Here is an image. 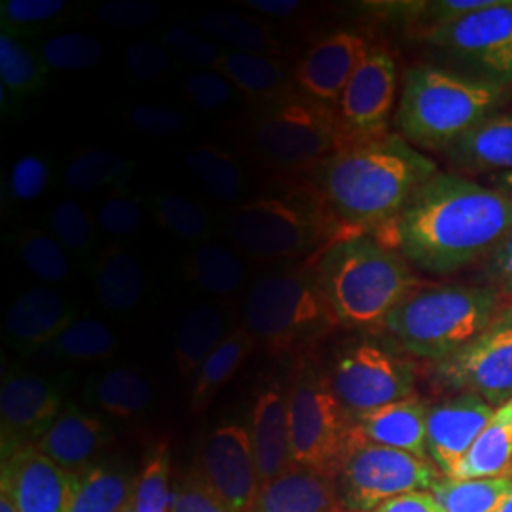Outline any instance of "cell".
<instances>
[{
	"mask_svg": "<svg viewBox=\"0 0 512 512\" xmlns=\"http://www.w3.org/2000/svg\"><path fill=\"white\" fill-rule=\"evenodd\" d=\"M512 230V196L456 173L439 171L374 238L421 272L454 274L490 255Z\"/></svg>",
	"mask_w": 512,
	"mask_h": 512,
	"instance_id": "6da1fadb",
	"label": "cell"
},
{
	"mask_svg": "<svg viewBox=\"0 0 512 512\" xmlns=\"http://www.w3.org/2000/svg\"><path fill=\"white\" fill-rule=\"evenodd\" d=\"M308 173L349 234L374 236L397 220L439 167L399 133H387L336 150Z\"/></svg>",
	"mask_w": 512,
	"mask_h": 512,
	"instance_id": "7a4b0ae2",
	"label": "cell"
},
{
	"mask_svg": "<svg viewBox=\"0 0 512 512\" xmlns=\"http://www.w3.org/2000/svg\"><path fill=\"white\" fill-rule=\"evenodd\" d=\"M313 270L338 327L385 329L387 317L420 289L412 264L372 234H351L313 258Z\"/></svg>",
	"mask_w": 512,
	"mask_h": 512,
	"instance_id": "3957f363",
	"label": "cell"
},
{
	"mask_svg": "<svg viewBox=\"0 0 512 512\" xmlns=\"http://www.w3.org/2000/svg\"><path fill=\"white\" fill-rule=\"evenodd\" d=\"M228 232L236 247L256 260L315 258L351 236L304 175L241 203L230 215Z\"/></svg>",
	"mask_w": 512,
	"mask_h": 512,
	"instance_id": "277c9868",
	"label": "cell"
},
{
	"mask_svg": "<svg viewBox=\"0 0 512 512\" xmlns=\"http://www.w3.org/2000/svg\"><path fill=\"white\" fill-rule=\"evenodd\" d=\"M505 86L473 74L418 65L404 74L395 124L412 147L446 152L495 114Z\"/></svg>",
	"mask_w": 512,
	"mask_h": 512,
	"instance_id": "5b68a950",
	"label": "cell"
},
{
	"mask_svg": "<svg viewBox=\"0 0 512 512\" xmlns=\"http://www.w3.org/2000/svg\"><path fill=\"white\" fill-rule=\"evenodd\" d=\"M499 315V294L492 287H420L387 317L389 330L408 353L442 361L469 346Z\"/></svg>",
	"mask_w": 512,
	"mask_h": 512,
	"instance_id": "8992f818",
	"label": "cell"
},
{
	"mask_svg": "<svg viewBox=\"0 0 512 512\" xmlns=\"http://www.w3.org/2000/svg\"><path fill=\"white\" fill-rule=\"evenodd\" d=\"M243 327L274 355L306 357L338 321L311 264L260 277L245 298Z\"/></svg>",
	"mask_w": 512,
	"mask_h": 512,
	"instance_id": "52a82bcc",
	"label": "cell"
},
{
	"mask_svg": "<svg viewBox=\"0 0 512 512\" xmlns=\"http://www.w3.org/2000/svg\"><path fill=\"white\" fill-rule=\"evenodd\" d=\"M245 137L260 162L289 173H308L346 147L338 110L298 88L253 105L245 122Z\"/></svg>",
	"mask_w": 512,
	"mask_h": 512,
	"instance_id": "ba28073f",
	"label": "cell"
},
{
	"mask_svg": "<svg viewBox=\"0 0 512 512\" xmlns=\"http://www.w3.org/2000/svg\"><path fill=\"white\" fill-rule=\"evenodd\" d=\"M289 421L293 465L334 478L355 427L330 385L329 374L310 357H302L289 384Z\"/></svg>",
	"mask_w": 512,
	"mask_h": 512,
	"instance_id": "9c48e42d",
	"label": "cell"
},
{
	"mask_svg": "<svg viewBox=\"0 0 512 512\" xmlns=\"http://www.w3.org/2000/svg\"><path fill=\"white\" fill-rule=\"evenodd\" d=\"M437 480L427 459L366 442L357 431L334 476L338 501L349 512H372L389 499L431 490Z\"/></svg>",
	"mask_w": 512,
	"mask_h": 512,
	"instance_id": "30bf717a",
	"label": "cell"
},
{
	"mask_svg": "<svg viewBox=\"0 0 512 512\" xmlns=\"http://www.w3.org/2000/svg\"><path fill=\"white\" fill-rule=\"evenodd\" d=\"M329 380L349 416H357L412 397L416 366L376 340H359L336 355Z\"/></svg>",
	"mask_w": 512,
	"mask_h": 512,
	"instance_id": "8fae6325",
	"label": "cell"
},
{
	"mask_svg": "<svg viewBox=\"0 0 512 512\" xmlns=\"http://www.w3.org/2000/svg\"><path fill=\"white\" fill-rule=\"evenodd\" d=\"M425 40L467 69V74L501 86L512 82V0H494L478 12L425 33Z\"/></svg>",
	"mask_w": 512,
	"mask_h": 512,
	"instance_id": "7c38bea8",
	"label": "cell"
},
{
	"mask_svg": "<svg viewBox=\"0 0 512 512\" xmlns=\"http://www.w3.org/2000/svg\"><path fill=\"white\" fill-rule=\"evenodd\" d=\"M442 387L476 395L499 408L512 399V308L501 310L494 323L469 346L431 368Z\"/></svg>",
	"mask_w": 512,
	"mask_h": 512,
	"instance_id": "4fadbf2b",
	"label": "cell"
},
{
	"mask_svg": "<svg viewBox=\"0 0 512 512\" xmlns=\"http://www.w3.org/2000/svg\"><path fill=\"white\" fill-rule=\"evenodd\" d=\"M65 404V389L57 380L31 372L6 374L0 387L2 461L35 448Z\"/></svg>",
	"mask_w": 512,
	"mask_h": 512,
	"instance_id": "5bb4252c",
	"label": "cell"
},
{
	"mask_svg": "<svg viewBox=\"0 0 512 512\" xmlns=\"http://www.w3.org/2000/svg\"><path fill=\"white\" fill-rule=\"evenodd\" d=\"M397 82L399 74L395 57L384 46L370 44L336 109L346 135V145L387 135Z\"/></svg>",
	"mask_w": 512,
	"mask_h": 512,
	"instance_id": "9a60e30c",
	"label": "cell"
},
{
	"mask_svg": "<svg viewBox=\"0 0 512 512\" xmlns=\"http://www.w3.org/2000/svg\"><path fill=\"white\" fill-rule=\"evenodd\" d=\"M203 480L230 512H253L260 494L251 433L241 423H222L203 444Z\"/></svg>",
	"mask_w": 512,
	"mask_h": 512,
	"instance_id": "2e32d148",
	"label": "cell"
},
{
	"mask_svg": "<svg viewBox=\"0 0 512 512\" xmlns=\"http://www.w3.org/2000/svg\"><path fill=\"white\" fill-rule=\"evenodd\" d=\"M80 473L59 467L37 448H25L2 461L0 492L18 512H71Z\"/></svg>",
	"mask_w": 512,
	"mask_h": 512,
	"instance_id": "e0dca14e",
	"label": "cell"
},
{
	"mask_svg": "<svg viewBox=\"0 0 512 512\" xmlns=\"http://www.w3.org/2000/svg\"><path fill=\"white\" fill-rule=\"evenodd\" d=\"M368 48V40L355 31H336L315 40L294 67L296 88L311 99L338 109Z\"/></svg>",
	"mask_w": 512,
	"mask_h": 512,
	"instance_id": "ac0fdd59",
	"label": "cell"
},
{
	"mask_svg": "<svg viewBox=\"0 0 512 512\" xmlns=\"http://www.w3.org/2000/svg\"><path fill=\"white\" fill-rule=\"evenodd\" d=\"M494 414L492 404L469 393L429 406L427 456L442 475L454 473Z\"/></svg>",
	"mask_w": 512,
	"mask_h": 512,
	"instance_id": "d6986e66",
	"label": "cell"
},
{
	"mask_svg": "<svg viewBox=\"0 0 512 512\" xmlns=\"http://www.w3.org/2000/svg\"><path fill=\"white\" fill-rule=\"evenodd\" d=\"M78 308L52 287L29 289L12 302L4 319V340L21 355L52 348L76 321Z\"/></svg>",
	"mask_w": 512,
	"mask_h": 512,
	"instance_id": "ffe728a7",
	"label": "cell"
},
{
	"mask_svg": "<svg viewBox=\"0 0 512 512\" xmlns=\"http://www.w3.org/2000/svg\"><path fill=\"white\" fill-rule=\"evenodd\" d=\"M249 433L262 490L293 467L289 385H268L256 395Z\"/></svg>",
	"mask_w": 512,
	"mask_h": 512,
	"instance_id": "44dd1931",
	"label": "cell"
},
{
	"mask_svg": "<svg viewBox=\"0 0 512 512\" xmlns=\"http://www.w3.org/2000/svg\"><path fill=\"white\" fill-rule=\"evenodd\" d=\"M112 440V429L103 420L67 403L48 433L38 440L40 454L71 473H82L95 465V459Z\"/></svg>",
	"mask_w": 512,
	"mask_h": 512,
	"instance_id": "7402d4cb",
	"label": "cell"
},
{
	"mask_svg": "<svg viewBox=\"0 0 512 512\" xmlns=\"http://www.w3.org/2000/svg\"><path fill=\"white\" fill-rule=\"evenodd\" d=\"M427 416L429 404L412 395L403 401L351 416V420L355 431L366 442L427 459Z\"/></svg>",
	"mask_w": 512,
	"mask_h": 512,
	"instance_id": "603a6c76",
	"label": "cell"
},
{
	"mask_svg": "<svg viewBox=\"0 0 512 512\" xmlns=\"http://www.w3.org/2000/svg\"><path fill=\"white\" fill-rule=\"evenodd\" d=\"M93 293L101 306L116 313L133 311L147 296L148 275L137 256L110 245L95 258Z\"/></svg>",
	"mask_w": 512,
	"mask_h": 512,
	"instance_id": "cb8c5ba5",
	"label": "cell"
},
{
	"mask_svg": "<svg viewBox=\"0 0 512 512\" xmlns=\"http://www.w3.org/2000/svg\"><path fill=\"white\" fill-rule=\"evenodd\" d=\"M334 478L293 465L258 494L253 512H336Z\"/></svg>",
	"mask_w": 512,
	"mask_h": 512,
	"instance_id": "d4e9b609",
	"label": "cell"
},
{
	"mask_svg": "<svg viewBox=\"0 0 512 512\" xmlns=\"http://www.w3.org/2000/svg\"><path fill=\"white\" fill-rule=\"evenodd\" d=\"M444 154L459 171L512 173V110L495 112Z\"/></svg>",
	"mask_w": 512,
	"mask_h": 512,
	"instance_id": "484cf974",
	"label": "cell"
},
{
	"mask_svg": "<svg viewBox=\"0 0 512 512\" xmlns=\"http://www.w3.org/2000/svg\"><path fill=\"white\" fill-rule=\"evenodd\" d=\"M228 311L217 302H202L184 313L175 342V368L181 378H194L228 330Z\"/></svg>",
	"mask_w": 512,
	"mask_h": 512,
	"instance_id": "4316f807",
	"label": "cell"
},
{
	"mask_svg": "<svg viewBox=\"0 0 512 512\" xmlns=\"http://www.w3.org/2000/svg\"><path fill=\"white\" fill-rule=\"evenodd\" d=\"M217 73L253 103H266L296 90L294 69L274 55L226 52Z\"/></svg>",
	"mask_w": 512,
	"mask_h": 512,
	"instance_id": "83f0119b",
	"label": "cell"
},
{
	"mask_svg": "<svg viewBox=\"0 0 512 512\" xmlns=\"http://www.w3.org/2000/svg\"><path fill=\"white\" fill-rule=\"evenodd\" d=\"M183 274L198 291L215 298L238 293L247 281V268L241 256L222 243H198L184 256Z\"/></svg>",
	"mask_w": 512,
	"mask_h": 512,
	"instance_id": "f1b7e54d",
	"label": "cell"
},
{
	"mask_svg": "<svg viewBox=\"0 0 512 512\" xmlns=\"http://www.w3.org/2000/svg\"><path fill=\"white\" fill-rule=\"evenodd\" d=\"M50 69L42 57L19 38L0 35V97L2 112L8 114L31 95L46 88Z\"/></svg>",
	"mask_w": 512,
	"mask_h": 512,
	"instance_id": "f546056e",
	"label": "cell"
},
{
	"mask_svg": "<svg viewBox=\"0 0 512 512\" xmlns=\"http://www.w3.org/2000/svg\"><path fill=\"white\" fill-rule=\"evenodd\" d=\"M256 344L258 342L255 336L245 327L232 330L222 340L219 348L209 355V359L194 376L192 393H190L192 412L200 414L211 406L215 397L219 395L220 389L238 374L239 368L249 359Z\"/></svg>",
	"mask_w": 512,
	"mask_h": 512,
	"instance_id": "4dcf8cb0",
	"label": "cell"
},
{
	"mask_svg": "<svg viewBox=\"0 0 512 512\" xmlns=\"http://www.w3.org/2000/svg\"><path fill=\"white\" fill-rule=\"evenodd\" d=\"M512 465V399L495 408V414L482 429L467 456L448 478H492L503 476Z\"/></svg>",
	"mask_w": 512,
	"mask_h": 512,
	"instance_id": "1f68e13d",
	"label": "cell"
},
{
	"mask_svg": "<svg viewBox=\"0 0 512 512\" xmlns=\"http://www.w3.org/2000/svg\"><path fill=\"white\" fill-rule=\"evenodd\" d=\"M88 399L112 418L129 420L143 414L154 399L147 376L133 366H116L88 385Z\"/></svg>",
	"mask_w": 512,
	"mask_h": 512,
	"instance_id": "d6a6232c",
	"label": "cell"
},
{
	"mask_svg": "<svg viewBox=\"0 0 512 512\" xmlns=\"http://www.w3.org/2000/svg\"><path fill=\"white\" fill-rule=\"evenodd\" d=\"M198 29L207 37L232 46L234 52L274 57L283 52V38L275 25L236 12H207L198 19Z\"/></svg>",
	"mask_w": 512,
	"mask_h": 512,
	"instance_id": "836d02e7",
	"label": "cell"
},
{
	"mask_svg": "<svg viewBox=\"0 0 512 512\" xmlns=\"http://www.w3.org/2000/svg\"><path fill=\"white\" fill-rule=\"evenodd\" d=\"M135 164L114 150L84 147L76 150L63 171V184L76 194H90L99 188H126Z\"/></svg>",
	"mask_w": 512,
	"mask_h": 512,
	"instance_id": "e575fe53",
	"label": "cell"
},
{
	"mask_svg": "<svg viewBox=\"0 0 512 512\" xmlns=\"http://www.w3.org/2000/svg\"><path fill=\"white\" fill-rule=\"evenodd\" d=\"M135 482L124 465L95 463L80 473L71 512H118L133 495Z\"/></svg>",
	"mask_w": 512,
	"mask_h": 512,
	"instance_id": "d590c367",
	"label": "cell"
},
{
	"mask_svg": "<svg viewBox=\"0 0 512 512\" xmlns=\"http://www.w3.org/2000/svg\"><path fill=\"white\" fill-rule=\"evenodd\" d=\"M184 165L207 194L220 203L238 202L245 190V175L236 156L215 145H200L184 156Z\"/></svg>",
	"mask_w": 512,
	"mask_h": 512,
	"instance_id": "8d00e7d4",
	"label": "cell"
},
{
	"mask_svg": "<svg viewBox=\"0 0 512 512\" xmlns=\"http://www.w3.org/2000/svg\"><path fill=\"white\" fill-rule=\"evenodd\" d=\"M444 512H495L512 494V476L439 478L431 488Z\"/></svg>",
	"mask_w": 512,
	"mask_h": 512,
	"instance_id": "74e56055",
	"label": "cell"
},
{
	"mask_svg": "<svg viewBox=\"0 0 512 512\" xmlns=\"http://www.w3.org/2000/svg\"><path fill=\"white\" fill-rule=\"evenodd\" d=\"M16 253L23 268L46 285L63 283L73 272V262L67 249L54 238V234L44 230H21L16 239Z\"/></svg>",
	"mask_w": 512,
	"mask_h": 512,
	"instance_id": "f35d334b",
	"label": "cell"
},
{
	"mask_svg": "<svg viewBox=\"0 0 512 512\" xmlns=\"http://www.w3.org/2000/svg\"><path fill=\"white\" fill-rule=\"evenodd\" d=\"M148 207L156 222L177 238L203 243L213 234V220L207 211L184 196L156 192L148 198Z\"/></svg>",
	"mask_w": 512,
	"mask_h": 512,
	"instance_id": "ab89813d",
	"label": "cell"
},
{
	"mask_svg": "<svg viewBox=\"0 0 512 512\" xmlns=\"http://www.w3.org/2000/svg\"><path fill=\"white\" fill-rule=\"evenodd\" d=\"M118 346V336L107 323L99 319H76L73 325L55 340L52 349L63 359L93 363L112 357Z\"/></svg>",
	"mask_w": 512,
	"mask_h": 512,
	"instance_id": "60d3db41",
	"label": "cell"
},
{
	"mask_svg": "<svg viewBox=\"0 0 512 512\" xmlns=\"http://www.w3.org/2000/svg\"><path fill=\"white\" fill-rule=\"evenodd\" d=\"M69 12L71 6L65 0H2V33L16 38L33 37L61 25Z\"/></svg>",
	"mask_w": 512,
	"mask_h": 512,
	"instance_id": "b9f144b4",
	"label": "cell"
},
{
	"mask_svg": "<svg viewBox=\"0 0 512 512\" xmlns=\"http://www.w3.org/2000/svg\"><path fill=\"white\" fill-rule=\"evenodd\" d=\"M171 452L160 442L148 456L133 490V512H171Z\"/></svg>",
	"mask_w": 512,
	"mask_h": 512,
	"instance_id": "7bdbcfd3",
	"label": "cell"
},
{
	"mask_svg": "<svg viewBox=\"0 0 512 512\" xmlns=\"http://www.w3.org/2000/svg\"><path fill=\"white\" fill-rule=\"evenodd\" d=\"M103 54V44L86 33H67L48 38L38 50L48 69L67 73L90 71L101 63Z\"/></svg>",
	"mask_w": 512,
	"mask_h": 512,
	"instance_id": "ee69618b",
	"label": "cell"
},
{
	"mask_svg": "<svg viewBox=\"0 0 512 512\" xmlns=\"http://www.w3.org/2000/svg\"><path fill=\"white\" fill-rule=\"evenodd\" d=\"M95 217L84 203L67 198L55 205L50 213V228L54 238L71 253L88 255L95 247Z\"/></svg>",
	"mask_w": 512,
	"mask_h": 512,
	"instance_id": "f6af8a7d",
	"label": "cell"
},
{
	"mask_svg": "<svg viewBox=\"0 0 512 512\" xmlns=\"http://www.w3.org/2000/svg\"><path fill=\"white\" fill-rule=\"evenodd\" d=\"M52 181L54 169L44 154H23L8 169L6 194L10 202H37L48 192Z\"/></svg>",
	"mask_w": 512,
	"mask_h": 512,
	"instance_id": "bcb514c9",
	"label": "cell"
},
{
	"mask_svg": "<svg viewBox=\"0 0 512 512\" xmlns=\"http://www.w3.org/2000/svg\"><path fill=\"white\" fill-rule=\"evenodd\" d=\"M97 226L114 238H131L145 224L143 200L126 188L112 190L95 213Z\"/></svg>",
	"mask_w": 512,
	"mask_h": 512,
	"instance_id": "7dc6e473",
	"label": "cell"
},
{
	"mask_svg": "<svg viewBox=\"0 0 512 512\" xmlns=\"http://www.w3.org/2000/svg\"><path fill=\"white\" fill-rule=\"evenodd\" d=\"M164 46L184 63L198 67L200 71H217L226 52L215 42L202 37L188 25H173L164 35Z\"/></svg>",
	"mask_w": 512,
	"mask_h": 512,
	"instance_id": "c3c4849f",
	"label": "cell"
},
{
	"mask_svg": "<svg viewBox=\"0 0 512 512\" xmlns=\"http://www.w3.org/2000/svg\"><path fill=\"white\" fill-rule=\"evenodd\" d=\"M124 65L137 82L152 84L162 80L171 67V52L156 42L135 40L124 52Z\"/></svg>",
	"mask_w": 512,
	"mask_h": 512,
	"instance_id": "681fc988",
	"label": "cell"
},
{
	"mask_svg": "<svg viewBox=\"0 0 512 512\" xmlns=\"http://www.w3.org/2000/svg\"><path fill=\"white\" fill-rule=\"evenodd\" d=\"M126 120L135 131L156 135V137L181 133L188 122L181 110L152 105V103H141L126 110Z\"/></svg>",
	"mask_w": 512,
	"mask_h": 512,
	"instance_id": "f907efd6",
	"label": "cell"
},
{
	"mask_svg": "<svg viewBox=\"0 0 512 512\" xmlns=\"http://www.w3.org/2000/svg\"><path fill=\"white\" fill-rule=\"evenodd\" d=\"M183 90L198 109L219 110L230 103L234 86L217 71H196L184 80Z\"/></svg>",
	"mask_w": 512,
	"mask_h": 512,
	"instance_id": "816d5d0a",
	"label": "cell"
},
{
	"mask_svg": "<svg viewBox=\"0 0 512 512\" xmlns=\"http://www.w3.org/2000/svg\"><path fill=\"white\" fill-rule=\"evenodd\" d=\"M162 14V6L152 0H110L99 6L97 16L112 27H147Z\"/></svg>",
	"mask_w": 512,
	"mask_h": 512,
	"instance_id": "f5cc1de1",
	"label": "cell"
},
{
	"mask_svg": "<svg viewBox=\"0 0 512 512\" xmlns=\"http://www.w3.org/2000/svg\"><path fill=\"white\" fill-rule=\"evenodd\" d=\"M171 512H230L211 488L205 484L202 476L184 478L177 492H173Z\"/></svg>",
	"mask_w": 512,
	"mask_h": 512,
	"instance_id": "db71d44e",
	"label": "cell"
},
{
	"mask_svg": "<svg viewBox=\"0 0 512 512\" xmlns=\"http://www.w3.org/2000/svg\"><path fill=\"white\" fill-rule=\"evenodd\" d=\"M486 270L499 285L512 289V230L488 255Z\"/></svg>",
	"mask_w": 512,
	"mask_h": 512,
	"instance_id": "11a10c76",
	"label": "cell"
},
{
	"mask_svg": "<svg viewBox=\"0 0 512 512\" xmlns=\"http://www.w3.org/2000/svg\"><path fill=\"white\" fill-rule=\"evenodd\" d=\"M372 512H444L431 492H412L385 501Z\"/></svg>",
	"mask_w": 512,
	"mask_h": 512,
	"instance_id": "9f6ffc18",
	"label": "cell"
},
{
	"mask_svg": "<svg viewBox=\"0 0 512 512\" xmlns=\"http://www.w3.org/2000/svg\"><path fill=\"white\" fill-rule=\"evenodd\" d=\"M239 4L275 19L293 18L300 10V2L296 0H241Z\"/></svg>",
	"mask_w": 512,
	"mask_h": 512,
	"instance_id": "6f0895ef",
	"label": "cell"
},
{
	"mask_svg": "<svg viewBox=\"0 0 512 512\" xmlns=\"http://www.w3.org/2000/svg\"><path fill=\"white\" fill-rule=\"evenodd\" d=\"M497 188L512 196V173H499L497 177Z\"/></svg>",
	"mask_w": 512,
	"mask_h": 512,
	"instance_id": "680465c9",
	"label": "cell"
},
{
	"mask_svg": "<svg viewBox=\"0 0 512 512\" xmlns=\"http://www.w3.org/2000/svg\"><path fill=\"white\" fill-rule=\"evenodd\" d=\"M0 512H18L16 507H14V503L10 501V497L2 494V492H0Z\"/></svg>",
	"mask_w": 512,
	"mask_h": 512,
	"instance_id": "91938a15",
	"label": "cell"
},
{
	"mask_svg": "<svg viewBox=\"0 0 512 512\" xmlns=\"http://www.w3.org/2000/svg\"><path fill=\"white\" fill-rule=\"evenodd\" d=\"M495 512H512V494L501 503V507Z\"/></svg>",
	"mask_w": 512,
	"mask_h": 512,
	"instance_id": "94428289",
	"label": "cell"
},
{
	"mask_svg": "<svg viewBox=\"0 0 512 512\" xmlns=\"http://www.w3.org/2000/svg\"><path fill=\"white\" fill-rule=\"evenodd\" d=\"M118 512H133V495L129 497L128 503H126V505H124V507H122Z\"/></svg>",
	"mask_w": 512,
	"mask_h": 512,
	"instance_id": "6125c7cd",
	"label": "cell"
},
{
	"mask_svg": "<svg viewBox=\"0 0 512 512\" xmlns=\"http://www.w3.org/2000/svg\"><path fill=\"white\" fill-rule=\"evenodd\" d=\"M511 471H512V465H511ZM512 476V475H511Z\"/></svg>",
	"mask_w": 512,
	"mask_h": 512,
	"instance_id": "be15d7a7",
	"label": "cell"
}]
</instances>
